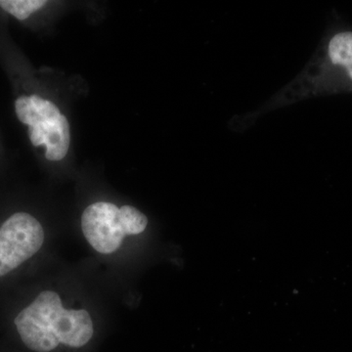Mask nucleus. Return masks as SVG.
Listing matches in <instances>:
<instances>
[{
  "label": "nucleus",
  "instance_id": "1",
  "mask_svg": "<svg viewBox=\"0 0 352 352\" xmlns=\"http://www.w3.org/2000/svg\"><path fill=\"white\" fill-rule=\"evenodd\" d=\"M22 344L34 352H51L60 344L80 349L94 337L91 316L85 309H67L56 292L43 291L13 317Z\"/></svg>",
  "mask_w": 352,
  "mask_h": 352
},
{
  "label": "nucleus",
  "instance_id": "2",
  "mask_svg": "<svg viewBox=\"0 0 352 352\" xmlns=\"http://www.w3.org/2000/svg\"><path fill=\"white\" fill-rule=\"evenodd\" d=\"M148 219L131 206H117L108 201H97L85 208L82 229L85 239L95 251L113 254L120 249L124 237L138 235L145 230Z\"/></svg>",
  "mask_w": 352,
  "mask_h": 352
},
{
  "label": "nucleus",
  "instance_id": "3",
  "mask_svg": "<svg viewBox=\"0 0 352 352\" xmlns=\"http://www.w3.org/2000/svg\"><path fill=\"white\" fill-rule=\"evenodd\" d=\"M15 112L22 124L29 126L32 144L45 147L50 161H61L71 143L69 124L59 108L38 95L21 96L15 101Z\"/></svg>",
  "mask_w": 352,
  "mask_h": 352
},
{
  "label": "nucleus",
  "instance_id": "4",
  "mask_svg": "<svg viewBox=\"0 0 352 352\" xmlns=\"http://www.w3.org/2000/svg\"><path fill=\"white\" fill-rule=\"evenodd\" d=\"M45 233L41 222L25 212H16L0 222V280L31 261L43 248Z\"/></svg>",
  "mask_w": 352,
  "mask_h": 352
},
{
  "label": "nucleus",
  "instance_id": "5",
  "mask_svg": "<svg viewBox=\"0 0 352 352\" xmlns=\"http://www.w3.org/2000/svg\"><path fill=\"white\" fill-rule=\"evenodd\" d=\"M329 54L333 64L349 68L352 64V32H342L333 36L329 45Z\"/></svg>",
  "mask_w": 352,
  "mask_h": 352
},
{
  "label": "nucleus",
  "instance_id": "6",
  "mask_svg": "<svg viewBox=\"0 0 352 352\" xmlns=\"http://www.w3.org/2000/svg\"><path fill=\"white\" fill-rule=\"evenodd\" d=\"M46 3L44 0H0V7L20 21L28 19Z\"/></svg>",
  "mask_w": 352,
  "mask_h": 352
},
{
  "label": "nucleus",
  "instance_id": "7",
  "mask_svg": "<svg viewBox=\"0 0 352 352\" xmlns=\"http://www.w3.org/2000/svg\"><path fill=\"white\" fill-rule=\"evenodd\" d=\"M347 69H349V75H351L352 78V64L351 65V66L349 67V68H347Z\"/></svg>",
  "mask_w": 352,
  "mask_h": 352
}]
</instances>
